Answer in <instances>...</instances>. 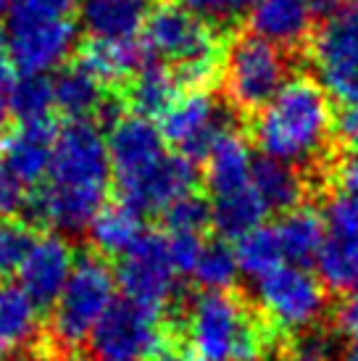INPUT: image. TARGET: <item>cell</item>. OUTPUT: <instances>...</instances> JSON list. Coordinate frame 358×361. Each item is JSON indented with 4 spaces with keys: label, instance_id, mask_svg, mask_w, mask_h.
<instances>
[{
    "label": "cell",
    "instance_id": "1",
    "mask_svg": "<svg viewBox=\"0 0 358 361\" xmlns=\"http://www.w3.org/2000/svg\"><path fill=\"white\" fill-rule=\"evenodd\" d=\"M253 142L261 156L303 169L314 188H327L329 166L338 159V114L329 92L309 74H298L277 92V98L253 116Z\"/></svg>",
    "mask_w": 358,
    "mask_h": 361
},
{
    "label": "cell",
    "instance_id": "2",
    "mask_svg": "<svg viewBox=\"0 0 358 361\" xmlns=\"http://www.w3.org/2000/svg\"><path fill=\"white\" fill-rule=\"evenodd\" d=\"M185 335L203 361H264L277 332L248 295L203 290L185 306Z\"/></svg>",
    "mask_w": 358,
    "mask_h": 361
},
{
    "label": "cell",
    "instance_id": "3",
    "mask_svg": "<svg viewBox=\"0 0 358 361\" xmlns=\"http://www.w3.org/2000/svg\"><path fill=\"white\" fill-rule=\"evenodd\" d=\"M142 45L153 61L163 59V66L169 63L179 87H187V92L206 90L221 77L227 42L211 21L195 16L179 3H163L150 11Z\"/></svg>",
    "mask_w": 358,
    "mask_h": 361
},
{
    "label": "cell",
    "instance_id": "4",
    "mask_svg": "<svg viewBox=\"0 0 358 361\" xmlns=\"http://www.w3.org/2000/svg\"><path fill=\"white\" fill-rule=\"evenodd\" d=\"M292 69L295 53L261 40L253 32H237L235 37H229L221 63L229 106H235L245 119L259 116L292 80Z\"/></svg>",
    "mask_w": 358,
    "mask_h": 361
},
{
    "label": "cell",
    "instance_id": "5",
    "mask_svg": "<svg viewBox=\"0 0 358 361\" xmlns=\"http://www.w3.org/2000/svg\"><path fill=\"white\" fill-rule=\"evenodd\" d=\"M116 274L100 256L85 253L74 261L71 277L53 303L50 335L58 348L74 351L82 343H90V335L103 319V314L116 301Z\"/></svg>",
    "mask_w": 358,
    "mask_h": 361
},
{
    "label": "cell",
    "instance_id": "6",
    "mask_svg": "<svg viewBox=\"0 0 358 361\" xmlns=\"http://www.w3.org/2000/svg\"><path fill=\"white\" fill-rule=\"evenodd\" d=\"M256 306L277 335L300 338L324 327L329 298L324 282L303 267L285 264L256 282Z\"/></svg>",
    "mask_w": 358,
    "mask_h": 361
},
{
    "label": "cell",
    "instance_id": "7",
    "mask_svg": "<svg viewBox=\"0 0 358 361\" xmlns=\"http://www.w3.org/2000/svg\"><path fill=\"white\" fill-rule=\"evenodd\" d=\"M50 188L106 195L111 180L109 142L95 121H66L53 140Z\"/></svg>",
    "mask_w": 358,
    "mask_h": 361
},
{
    "label": "cell",
    "instance_id": "8",
    "mask_svg": "<svg viewBox=\"0 0 358 361\" xmlns=\"http://www.w3.org/2000/svg\"><path fill=\"white\" fill-rule=\"evenodd\" d=\"M309 53L321 87L345 106H358V0H345L319 24Z\"/></svg>",
    "mask_w": 358,
    "mask_h": 361
},
{
    "label": "cell",
    "instance_id": "9",
    "mask_svg": "<svg viewBox=\"0 0 358 361\" xmlns=\"http://www.w3.org/2000/svg\"><path fill=\"white\" fill-rule=\"evenodd\" d=\"M6 42L11 61L21 74H48L61 69L71 56L77 45V24L71 19H48L11 8Z\"/></svg>",
    "mask_w": 358,
    "mask_h": 361
},
{
    "label": "cell",
    "instance_id": "10",
    "mask_svg": "<svg viewBox=\"0 0 358 361\" xmlns=\"http://www.w3.org/2000/svg\"><path fill=\"white\" fill-rule=\"evenodd\" d=\"M177 269L169 256V238L156 230H145L130 251L119 259L116 282L124 290V298L161 311L177 295Z\"/></svg>",
    "mask_w": 358,
    "mask_h": 361
},
{
    "label": "cell",
    "instance_id": "11",
    "mask_svg": "<svg viewBox=\"0 0 358 361\" xmlns=\"http://www.w3.org/2000/svg\"><path fill=\"white\" fill-rule=\"evenodd\" d=\"M166 343L156 311L130 298H116L90 335V348L98 361H145Z\"/></svg>",
    "mask_w": 358,
    "mask_h": 361
},
{
    "label": "cell",
    "instance_id": "12",
    "mask_svg": "<svg viewBox=\"0 0 358 361\" xmlns=\"http://www.w3.org/2000/svg\"><path fill=\"white\" fill-rule=\"evenodd\" d=\"M163 140L187 161H206L221 135L232 132L229 114L209 90H190L179 95L159 124Z\"/></svg>",
    "mask_w": 358,
    "mask_h": 361
},
{
    "label": "cell",
    "instance_id": "13",
    "mask_svg": "<svg viewBox=\"0 0 358 361\" xmlns=\"http://www.w3.org/2000/svg\"><path fill=\"white\" fill-rule=\"evenodd\" d=\"M316 264L324 288L345 295L358 288V206L342 195H332L327 203Z\"/></svg>",
    "mask_w": 358,
    "mask_h": 361
},
{
    "label": "cell",
    "instance_id": "14",
    "mask_svg": "<svg viewBox=\"0 0 358 361\" xmlns=\"http://www.w3.org/2000/svg\"><path fill=\"white\" fill-rule=\"evenodd\" d=\"M106 142H109L111 174L116 185L137 180L140 174L150 171L166 159V140L161 135L159 124L142 119L137 114L113 121Z\"/></svg>",
    "mask_w": 358,
    "mask_h": 361
},
{
    "label": "cell",
    "instance_id": "15",
    "mask_svg": "<svg viewBox=\"0 0 358 361\" xmlns=\"http://www.w3.org/2000/svg\"><path fill=\"white\" fill-rule=\"evenodd\" d=\"M195 182H198V166L177 153H166V159L150 171L116 188H119V203L130 206L135 214L142 216L156 211L163 214L166 206L195 190Z\"/></svg>",
    "mask_w": 358,
    "mask_h": 361
},
{
    "label": "cell",
    "instance_id": "16",
    "mask_svg": "<svg viewBox=\"0 0 358 361\" xmlns=\"http://www.w3.org/2000/svg\"><path fill=\"white\" fill-rule=\"evenodd\" d=\"M316 27L314 0H256L248 8V32L290 53L306 48Z\"/></svg>",
    "mask_w": 358,
    "mask_h": 361
},
{
    "label": "cell",
    "instance_id": "17",
    "mask_svg": "<svg viewBox=\"0 0 358 361\" xmlns=\"http://www.w3.org/2000/svg\"><path fill=\"white\" fill-rule=\"evenodd\" d=\"M74 261L77 259H74V251L66 238L42 235L35 240V248L30 251L19 271L21 290L37 303V309L53 306L69 282Z\"/></svg>",
    "mask_w": 358,
    "mask_h": 361
},
{
    "label": "cell",
    "instance_id": "18",
    "mask_svg": "<svg viewBox=\"0 0 358 361\" xmlns=\"http://www.w3.org/2000/svg\"><path fill=\"white\" fill-rule=\"evenodd\" d=\"M80 24L90 40H140L150 16V0H80Z\"/></svg>",
    "mask_w": 358,
    "mask_h": 361
},
{
    "label": "cell",
    "instance_id": "19",
    "mask_svg": "<svg viewBox=\"0 0 358 361\" xmlns=\"http://www.w3.org/2000/svg\"><path fill=\"white\" fill-rule=\"evenodd\" d=\"M56 130L45 124H19L0 142V164L21 185H37L48 177Z\"/></svg>",
    "mask_w": 358,
    "mask_h": 361
},
{
    "label": "cell",
    "instance_id": "20",
    "mask_svg": "<svg viewBox=\"0 0 358 361\" xmlns=\"http://www.w3.org/2000/svg\"><path fill=\"white\" fill-rule=\"evenodd\" d=\"M250 185L259 192L268 214H282V216L303 206L314 195V185L306 171L268 156L253 159Z\"/></svg>",
    "mask_w": 358,
    "mask_h": 361
},
{
    "label": "cell",
    "instance_id": "21",
    "mask_svg": "<svg viewBox=\"0 0 358 361\" xmlns=\"http://www.w3.org/2000/svg\"><path fill=\"white\" fill-rule=\"evenodd\" d=\"M40 309L21 285L0 282V361H19L37 343Z\"/></svg>",
    "mask_w": 358,
    "mask_h": 361
},
{
    "label": "cell",
    "instance_id": "22",
    "mask_svg": "<svg viewBox=\"0 0 358 361\" xmlns=\"http://www.w3.org/2000/svg\"><path fill=\"white\" fill-rule=\"evenodd\" d=\"M53 101L69 121H92V116L100 119L111 103V95L106 85L82 61H77L61 66L53 77Z\"/></svg>",
    "mask_w": 358,
    "mask_h": 361
},
{
    "label": "cell",
    "instance_id": "23",
    "mask_svg": "<svg viewBox=\"0 0 358 361\" xmlns=\"http://www.w3.org/2000/svg\"><path fill=\"white\" fill-rule=\"evenodd\" d=\"M106 195H92V192L61 190V188H45L32 198V216L53 230L74 235V232L87 230L95 214L106 206Z\"/></svg>",
    "mask_w": 358,
    "mask_h": 361
},
{
    "label": "cell",
    "instance_id": "24",
    "mask_svg": "<svg viewBox=\"0 0 358 361\" xmlns=\"http://www.w3.org/2000/svg\"><path fill=\"white\" fill-rule=\"evenodd\" d=\"M250 169H253V156H250L248 140L235 130L221 135L206 156V185H209L211 198H221L248 188Z\"/></svg>",
    "mask_w": 358,
    "mask_h": 361
},
{
    "label": "cell",
    "instance_id": "25",
    "mask_svg": "<svg viewBox=\"0 0 358 361\" xmlns=\"http://www.w3.org/2000/svg\"><path fill=\"white\" fill-rule=\"evenodd\" d=\"M274 227L288 264L306 269L311 261H316L324 243V216L311 203H303L285 214Z\"/></svg>",
    "mask_w": 358,
    "mask_h": 361
},
{
    "label": "cell",
    "instance_id": "26",
    "mask_svg": "<svg viewBox=\"0 0 358 361\" xmlns=\"http://www.w3.org/2000/svg\"><path fill=\"white\" fill-rule=\"evenodd\" d=\"M179 90L182 87H179L177 74L169 66H163L161 61H148L132 77L127 87V103L142 119H150V116L161 119L179 98Z\"/></svg>",
    "mask_w": 358,
    "mask_h": 361
},
{
    "label": "cell",
    "instance_id": "27",
    "mask_svg": "<svg viewBox=\"0 0 358 361\" xmlns=\"http://www.w3.org/2000/svg\"><path fill=\"white\" fill-rule=\"evenodd\" d=\"M268 211L261 203L253 185L221 198H211V227L221 240H240L248 232L259 230Z\"/></svg>",
    "mask_w": 358,
    "mask_h": 361
},
{
    "label": "cell",
    "instance_id": "28",
    "mask_svg": "<svg viewBox=\"0 0 358 361\" xmlns=\"http://www.w3.org/2000/svg\"><path fill=\"white\" fill-rule=\"evenodd\" d=\"M148 61H153L145 51V45L137 40L132 42H100L90 40L82 53V63L87 66L103 85L119 80H132Z\"/></svg>",
    "mask_w": 358,
    "mask_h": 361
},
{
    "label": "cell",
    "instance_id": "29",
    "mask_svg": "<svg viewBox=\"0 0 358 361\" xmlns=\"http://www.w3.org/2000/svg\"><path fill=\"white\" fill-rule=\"evenodd\" d=\"M90 240L98 248V253L103 256H124L132 245L142 238V221H140V214L124 206V203H111V206H103V209L95 214L92 224L87 227Z\"/></svg>",
    "mask_w": 358,
    "mask_h": 361
},
{
    "label": "cell",
    "instance_id": "30",
    "mask_svg": "<svg viewBox=\"0 0 358 361\" xmlns=\"http://www.w3.org/2000/svg\"><path fill=\"white\" fill-rule=\"evenodd\" d=\"M235 256H237L240 271H245L256 282L288 264L285 253H282L277 227H259V230L248 232L245 238H240Z\"/></svg>",
    "mask_w": 358,
    "mask_h": 361
},
{
    "label": "cell",
    "instance_id": "31",
    "mask_svg": "<svg viewBox=\"0 0 358 361\" xmlns=\"http://www.w3.org/2000/svg\"><path fill=\"white\" fill-rule=\"evenodd\" d=\"M8 103L11 116L19 119V124H45L56 109L53 80L45 74H21L8 87Z\"/></svg>",
    "mask_w": 358,
    "mask_h": 361
},
{
    "label": "cell",
    "instance_id": "32",
    "mask_svg": "<svg viewBox=\"0 0 358 361\" xmlns=\"http://www.w3.org/2000/svg\"><path fill=\"white\" fill-rule=\"evenodd\" d=\"M237 256H235V248H229L227 240H209L203 243V251H200V259L195 264V271L192 277L198 280V285L203 290H229L232 282L237 277Z\"/></svg>",
    "mask_w": 358,
    "mask_h": 361
},
{
    "label": "cell",
    "instance_id": "33",
    "mask_svg": "<svg viewBox=\"0 0 358 361\" xmlns=\"http://www.w3.org/2000/svg\"><path fill=\"white\" fill-rule=\"evenodd\" d=\"M163 227L169 235H200L211 227V201L200 192H187L163 209Z\"/></svg>",
    "mask_w": 358,
    "mask_h": 361
},
{
    "label": "cell",
    "instance_id": "34",
    "mask_svg": "<svg viewBox=\"0 0 358 361\" xmlns=\"http://www.w3.org/2000/svg\"><path fill=\"white\" fill-rule=\"evenodd\" d=\"M37 235L30 224L16 219L0 221V282H8V277L19 274L24 261L35 248Z\"/></svg>",
    "mask_w": 358,
    "mask_h": 361
},
{
    "label": "cell",
    "instance_id": "35",
    "mask_svg": "<svg viewBox=\"0 0 358 361\" xmlns=\"http://www.w3.org/2000/svg\"><path fill=\"white\" fill-rule=\"evenodd\" d=\"M256 0H179L182 8L192 11L195 16L206 21H232L237 13L250 8Z\"/></svg>",
    "mask_w": 358,
    "mask_h": 361
},
{
    "label": "cell",
    "instance_id": "36",
    "mask_svg": "<svg viewBox=\"0 0 358 361\" xmlns=\"http://www.w3.org/2000/svg\"><path fill=\"white\" fill-rule=\"evenodd\" d=\"M327 185L335 188L338 195L348 198V201H353L358 206V153L340 156V159L332 161Z\"/></svg>",
    "mask_w": 358,
    "mask_h": 361
},
{
    "label": "cell",
    "instance_id": "37",
    "mask_svg": "<svg viewBox=\"0 0 358 361\" xmlns=\"http://www.w3.org/2000/svg\"><path fill=\"white\" fill-rule=\"evenodd\" d=\"M166 238H169V256L177 274H192L206 240L200 235H166Z\"/></svg>",
    "mask_w": 358,
    "mask_h": 361
},
{
    "label": "cell",
    "instance_id": "38",
    "mask_svg": "<svg viewBox=\"0 0 358 361\" xmlns=\"http://www.w3.org/2000/svg\"><path fill=\"white\" fill-rule=\"evenodd\" d=\"M24 185L11 177V171L0 164V221L13 219V214L24 209Z\"/></svg>",
    "mask_w": 358,
    "mask_h": 361
},
{
    "label": "cell",
    "instance_id": "39",
    "mask_svg": "<svg viewBox=\"0 0 358 361\" xmlns=\"http://www.w3.org/2000/svg\"><path fill=\"white\" fill-rule=\"evenodd\" d=\"M11 8L48 19H71V13L80 8V0H13Z\"/></svg>",
    "mask_w": 358,
    "mask_h": 361
},
{
    "label": "cell",
    "instance_id": "40",
    "mask_svg": "<svg viewBox=\"0 0 358 361\" xmlns=\"http://www.w3.org/2000/svg\"><path fill=\"white\" fill-rule=\"evenodd\" d=\"M335 332L338 335H356L358 332V288L350 290L342 303H340L338 314H335Z\"/></svg>",
    "mask_w": 358,
    "mask_h": 361
},
{
    "label": "cell",
    "instance_id": "41",
    "mask_svg": "<svg viewBox=\"0 0 358 361\" xmlns=\"http://www.w3.org/2000/svg\"><path fill=\"white\" fill-rule=\"evenodd\" d=\"M271 361H332L327 351H321L319 345L309 341H298L288 345L285 351L279 353H271Z\"/></svg>",
    "mask_w": 358,
    "mask_h": 361
},
{
    "label": "cell",
    "instance_id": "42",
    "mask_svg": "<svg viewBox=\"0 0 358 361\" xmlns=\"http://www.w3.org/2000/svg\"><path fill=\"white\" fill-rule=\"evenodd\" d=\"M338 140L348 148V151L358 153V106H345L338 119Z\"/></svg>",
    "mask_w": 358,
    "mask_h": 361
},
{
    "label": "cell",
    "instance_id": "43",
    "mask_svg": "<svg viewBox=\"0 0 358 361\" xmlns=\"http://www.w3.org/2000/svg\"><path fill=\"white\" fill-rule=\"evenodd\" d=\"M150 361H203L190 345H179V343H163L156 356Z\"/></svg>",
    "mask_w": 358,
    "mask_h": 361
},
{
    "label": "cell",
    "instance_id": "44",
    "mask_svg": "<svg viewBox=\"0 0 358 361\" xmlns=\"http://www.w3.org/2000/svg\"><path fill=\"white\" fill-rule=\"evenodd\" d=\"M13 61L8 53V42H6V32H0V87H11L13 85Z\"/></svg>",
    "mask_w": 358,
    "mask_h": 361
},
{
    "label": "cell",
    "instance_id": "45",
    "mask_svg": "<svg viewBox=\"0 0 358 361\" xmlns=\"http://www.w3.org/2000/svg\"><path fill=\"white\" fill-rule=\"evenodd\" d=\"M11 121V103H8V87H0V135L8 130Z\"/></svg>",
    "mask_w": 358,
    "mask_h": 361
},
{
    "label": "cell",
    "instance_id": "46",
    "mask_svg": "<svg viewBox=\"0 0 358 361\" xmlns=\"http://www.w3.org/2000/svg\"><path fill=\"white\" fill-rule=\"evenodd\" d=\"M11 6H13V0H0V19H3L6 13H8Z\"/></svg>",
    "mask_w": 358,
    "mask_h": 361
},
{
    "label": "cell",
    "instance_id": "47",
    "mask_svg": "<svg viewBox=\"0 0 358 361\" xmlns=\"http://www.w3.org/2000/svg\"><path fill=\"white\" fill-rule=\"evenodd\" d=\"M71 361H98V359H71Z\"/></svg>",
    "mask_w": 358,
    "mask_h": 361
},
{
    "label": "cell",
    "instance_id": "48",
    "mask_svg": "<svg viewBox=\"0 0 358 361\" xmlns=\"http://www.w3.org/2000/svg\"><path fill=\"white\" fill-rule=\"evenodd\" d=\"M21 361H37V359H21Z\"/></svg>",
    "mask_w": 358,
    "mask_h": 361
}]
</instances>
